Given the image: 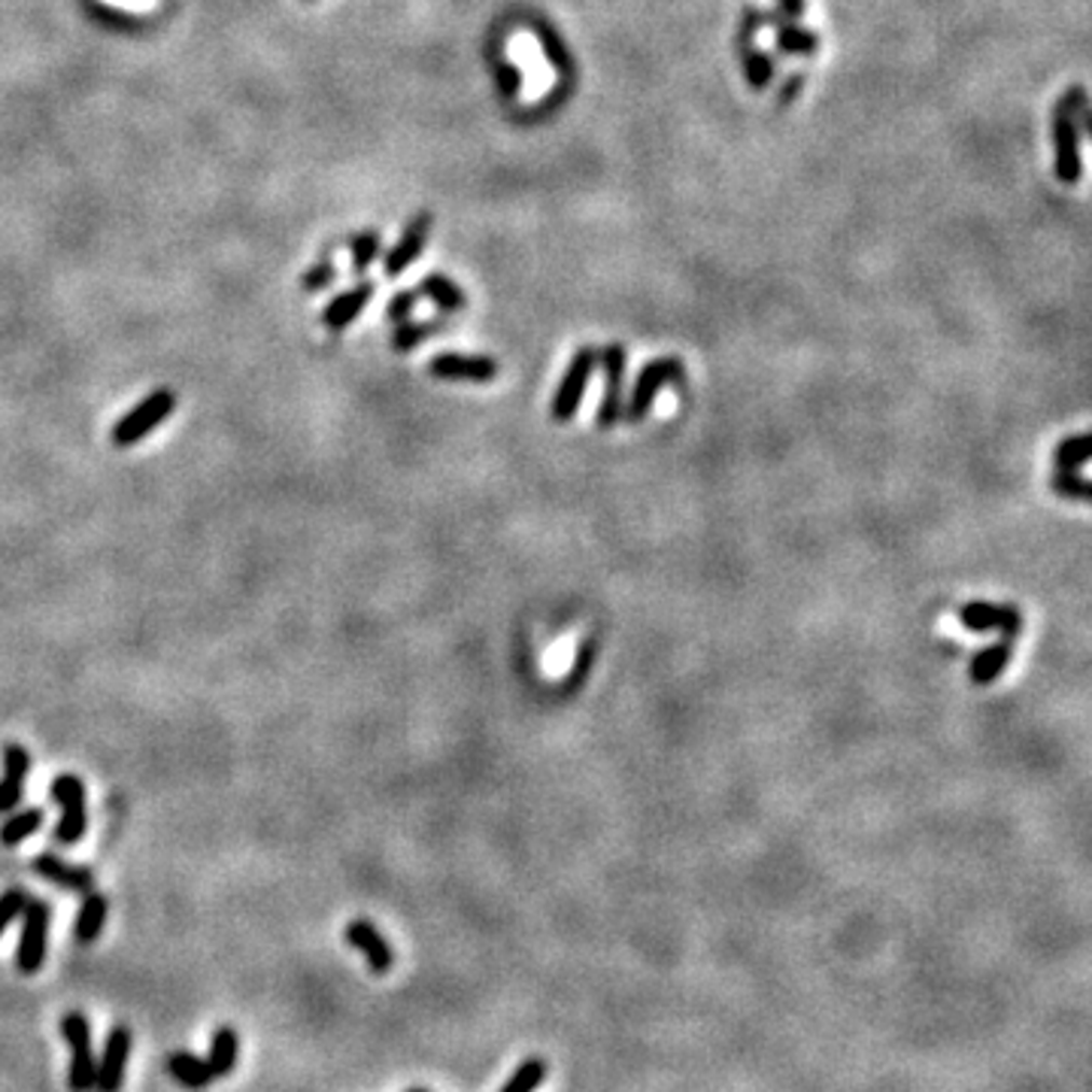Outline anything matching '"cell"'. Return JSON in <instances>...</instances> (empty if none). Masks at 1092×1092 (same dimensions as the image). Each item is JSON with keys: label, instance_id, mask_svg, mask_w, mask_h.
<instances>
[{"label": "cell", "instance_id": "cell-1", "mask_svg": "<svg viewBox=\"0 0 1092 1092\" xmlns=\"http://www.w3.org/2000/svg\"><path fill=\"white\" fill-rule=\"evenodd\" d=\"M1087 113V88L1071 85L1065 88L1053 110V146H1056V179L1065 186H1075L1083 177V159H1080V119Z\"/></svg>", "mask_w": 1092, "mask_h": 1092}, {"label": "cell", "instance_id": "cell-2", "mask_svg": "<svg viewBox=\"0 0 1092 1092\" xmlns=\"http://www.w3.org/2000/svg\"><path fill=\"white\" fill-rule=\"evenodd\" d=\"M686 383V365L677 355H661V358H650L634 380V388L628 392L626 407H623V419L628 425H638L650 417L653 404L661 395V388L683 386Z\"/></svg>", "mask_w": 1092, "mask_h": 1092}, {"label": "cell", "instance_id": "cell-3", "mask_svg": "<svg viewBox=\"0 0 1092 1092\" xmlns=\"http://www.w3.org/2000/svg\"><path fill=\"white\" fill-rule=\"evenodd\" d=\"M174 410H177V392L174 388L161 386L155 392H149L146 398L134 404L128 413L113 425V432H110L113 447H119V450L137 447L140 440H146L149 434L159 428L161 422H167V419L174 417Z\"/></svg>", "mask_w": 1092, "mask_h": 1092}, {"label": "cell", "instance_id": "cell-4", "mask_svg": "<svg viewBox=\"0 0 1092 1092\" xmlns=\"http://www.w3.org/2000/svg\"><path fill=\"white\" fill-rule=\"evenodd\" d=\"M52 802L62 807V819L55 825V841L62 847H73L80 844L85 832H88V807H85V783L80 774H58L49 787Z\"/></svg>", "mask_w": 1092, "mask_h": 1092}, {"label": "cell", "instance_id": "cell-5", "mask_svg": "<svg viewBox=\"0 0 1092 1092\" xmlns=\"http://www.w3.org/2000/svg\"><path fill=\"white\" fill-rule=\"evenodd\" d=\"M62 1035L70 1050V1068H67V1087L70 1092H95L97 1062L92 1050V1026L82 1011H67L62 1016Z\"/></svg>", "mask_w": 1092, "mask_h": 1092}, {"label": "cell", "instance_id": "cell-6", "mask_svg": "<svg viewBox=\"0 0 1092 1092\" xmlns=\"http://www.w3.org/2000/svg\"><path fill=\"white\" fill-rule=\"evenodd\" d=\"M598 365L604 370V392L598 401V413H595V425L601 432H611L613 425L623 422V407H626V365L628 353L623 343H608L604 350H598Z\"/></svg>", "mask_w": 1092, "mask_h": 1092}, {"label": "cell", "instance_id": "cell-7", "mask_svg": "<svg viewBox=\"0 0 1092 1092\" xmlns=\"http://www.w3.org/2000/svg\"><path fill=\"white\" fill-rule=\"evenodd\" d=\"M49 926H52V907L43 899H28L25 911H22V934H18L16 947V968L18 974L31 978L37 974L43 963H46L49 947Z\"/></svg>", "mask_w": 1092, "mask_h": 1092}, {"label": "cell", "instance_id": "cell-8", "mask_svg": "<svg viewBox=\"0 0 1092 1092\" xmlns=\"http://www.w3.org/2000/svg\"><path fill=\"white\" fill-rule=\"evenodd\" d=\"M595 368H598V350H595V346H579L577 353H574V358H571L568 370H564L562 383L556 388V395H552V404H549V417H552V422L564 425V422H571V419L577 417L579 404H583V395H586V386H589V380H592Z\"/></svg>", "mask_w": 1092, "mask_h": 1092}, {"label": "cell", "instance_id": "cell-9", "mask_svg": "<svg viewBox=\"0 0 1092 1092\" xmlns=\"http://www.w3.org/2000/svg\"><path fill=\"white\" fill-rule=\"evenodd\" d=\"M959 623L968 631H1001L1008 641H1016L1023 634V613L1013 604H993V601H968L959 608Z\"/></svg>", "mask_w": 1092, "mask_h": 1092}, {"label": "cell", "instance_id": "cell-10", "mask_svg": "<svg viewBox=\"0 0 1092 1092\" xmlns=\"http://www.w3.org/2000/svg\"><path fill=\"white\" fill-rule=\"evenodd\" d=\"M499 370V361L492 355L440 353L428 361V373L447 383H492Z\"/></svg>", "mask_w": 1092, "mask_h": 1092}, {"label": "cell", "instance_id": "cell-11", "mask_svg": "<svg viewBox=\"0 0 1092 1092\" xmlns=\"http://www.w3.org/2000/svg\"><path fill=\"white\" fill-rule=\"evenodd\" d=\"M131 1047H134V1035L128 1026H113L107 1035V1045L97 1062L95 1075V1092H122L125 1090V1077H128V1060Z\"/></svg>", "mask_w": 1092, "mask_h": 1092}, {"label": "cell", "instance_id": "cell-12", "mask_svg": "<svg viewBox=\"0 0 1092 1092\" xmlns=\"http://www.w3.org/2000/svg\"><path fill=\"white\" fill-rule=\"evenodd\" d=\"M428 234H432V213H419L413 216L407 228L401 231L398 243L392 246L383 258V271L386 276H401L413 261H419V256L425 252V243H428Z\"/></svg>", "mask_w": 1092, "mask_h": 1092}, {"label": "cell", "instance_id": "cell-13", "mask_svg": "<svg viewBox=\"0 0 1092 1092\" xmlns=\"http://www.w3.org/2000/svg\"><path fill=\"white\" fill-rule=\"evenodd\" d=\"M346 941L368 959L373 974H386V971H392V965H395V950H392V944L380 934V929L370 923L368 916H355V919L346 923Z\"/></svg>", "mask_w": 1092, "mask_h": 1092}, {"label": "cell", "instance_id": "cell-14", "mask_svg": "<svg viewBox=\"0 0 1092 1092\" xmlns=\"http://www.w3.org/2000/svg\"><path fill=\"white\" fill-rule=\"evenodd\" d=\"M31 774V753L22 743L3 747V777H0V814H13L25 795V783Z\"/></svg>", "mask_w": 1092, "mask_h": 1092}, {"label": "cell", "instance_id": "cell-15", "mask_svg": "<svg viewBox=\"0 0 1092 1092\" xmlns=\"http://www.w3.org/2000/svg\"><path fill=\"white\" fill-rule=\"evenodd\" d=\"M33 871H37L43 881L62 886L67 892H82V896H85V892L95 889V871H92V868L70 865V862H65V859L55 856V852H40V856L33 859Z\"/></svg>", "mask_w": 1092, "mask_h": 1092}, {"label": "cell", "instance_id": "cell-16", "mask_svg": "<svg viewBox=\"0 0 1092 1092\" xmlns=\"http://www.w3.org/2000/svg\"><path fill=\"white\" fill-rule=\"evenodd\" d=\"M373 291H377V283H373V279H365V283H358V286H353L350 291L338 295L331 304L325 306L322 325L331 328V331H343V328L353 325V322L358 319V313L370 304Z\"/></svg>", "mask_w": 1092, "mask_h": 1092}, {"label": "cell", "instance_id": "cell-17", "mask_svg": "<svg viewBox=\"0 0 1092 1092\" xmlns=\"http://www.w3.org/2000/svg\"><path fill=\"white\" fill-rule=\"evenodd\" d=\"M1011 659H1013V641L1001 638V641L978 650V656H974L971 665H968V677H971L974 686H993L998 677L1008 671Z\"/></svg>", "mask_w": 1092, "mask_h": 1092}, {"label": "cell", "instance_id": "cell-18", "mask_svg": "<svg viewBox=\"0 0 1092 1092\" xmlns=\"http://www.w3.org/2000/svg\"><path fill=\"white\" fill-rule=\"evenodd\" d=\"M164 1068H167V1075L174 1077L179 1087H186V1090H194V1092L207 1090L209 1083L216 1080V1077H213V1071H209L207 1060L194 1056V1053H189V1050H174V1053L164 1060Z\"/></svg>", "mask_w": 1092, "mask_h": 1092}, {"label": "cell", "instance_id": "cell-19", "mask_svg": "<svg viewBox=\"0 0 1092 1092\" xmlns=\"http://www.w3.org/2000/svg\"><path fill=\"white\" fill-rule=\"evenodd\" d=\"M107 914H110V901L100 889H92L85 892V899L80 904V914H77V923H73V934L80 944H95L97 938L104 934V926H107Z\"/></svg>", "mask_w": 1092, "mask_h": 1092}, {"label": "cell", "instance_id": "cell-20", "mask_svg": "<svg viewBox=\"0 0 1092 1092\" xmlns=\"http://www.w3.org/2000/svg\"><path fill=\"white\" fill-rule=\"evenodd\" d=\"M774 43H777V49H780L783 55H789V58H810V55H817L819 37L814 31L802 28V25L789 22V18L780 13V18L774 22Z\"/></svg>", "mask_w": 1092, "mask_h": 1092}, {"label": "cell", "instance_id": "cell-21", "mask_svg": "<svg viewBox=\"0 0 1092 1092\" xmlns=\"http://www.w3.org/2000/svg\"><path fill=\"white\" fill-rule=\"evenodd\" d=\"M237 1056H241V1038L237 1032L231 1026H219L213 1032L209 1038V1053H207V1065L213 1077H228L234 1068H237Z\"/></svg>", "mask_w": 1092, "mask_h": 1092}, {"label": "cell", "instance_id": "cell-22", "mask_svg": "<svg viewBox=\"0 0 1092 1092\" xmlns=\"http://www.w3.org/2000/svg\"><path fill=\"white\" fill-rule=\"evenodd\" d=\"M417 291L422 298H428L440 313H462L467 306V295L462 291V286H455L450 276H443V273H428L419 283Z\"/></svg>", "mask_w": 1092, "mask_h": 1092}, {"label": "cell", "instance_id": "cell-23", "mask_svg": "<svg viewBox=\"0 0 1092 1092\" xmlns=\"http://www.w3.org/2000/svg\"><path fill=\"white\" fill-rule=\"evenodd\" d=\"M40 829H43V810L40 807H25L18 814H10L6 822L0 825V844L3 847H18L31 835H37Z\"/></svg>", "mask_w": 1092, "mask_h": 1092}, {"label": "cell", "instance_id": "cell-24", "mask_svg": "<svg viewBox=\"0 0 1092 1092\" xmlns=\"http://www.w3.org/2000/svg\"><path fill=\"white\" fill-rule=\"evenodd\" d=\"M740 65H743V80H747V85L750 88H755V92H762V88H768L774 80V58L772 55H765L762 49H755V43H747V46H740Z\"/></svg>", "mask_w": 1092, "mask_h": 1092}, {"label": "cell", "instance_id": "cell-25", "mask_svg": "<svg viewBox=\"0 0 1092 1092\" xmlns=\"http://www.w3.org/2000/svg\"><path fill=\"white\" fill-rule=\"evenodd\" d=\"M443 328H447V322L443 319L401 322V325L395 328V335H392V350H395V353H413L417 346H422V343L428 338H434V335H440Z\"/></svg>", "mask_w": 1092, "mask_h": 1092}, {"label": "cell", "instance_id": "cell-26", "mask_svg": "<svg viewBox=\"0 0 1092 1092\" xmlns=\"http://www.w3.org/2000/svg\"><path fill=\"white\" fill-rule=\"evenodd\" d=\"M1053 462L1060 470H1077L1090 462V434H1071V437H1062L1053 450Z\"/></svg>", "mask_w": 1092, "mask_h": 1092}, {"label": "cell", "instance_id": "cell-27", "mask_svg": "<svg viewBox=\"0 0 1092 1092\" xmlns=\"http://www.w3.org/2000/svg\"><path fill=\"white\" fill-rule=\"evenodd\" d=\"M544 1077H546V1062L537 1060V1056H531V1060H525L519 1068H516L514 1077L501 1087V1092H534L541 1083H544Z\"/></svg>", "mask_w": 1092, "mask_h": 1092}, {"label": "cell", "instance_id": "cell-28", "mask_svg": "<svg viewBox=\"0 0 1092 1092\" xmlns=\"http://www.w3.org/2000/svg\"><path fill=\"white\" fill-rule=\"evenodd\" d=\"M1050 486H1053V492H1056L1060 499L1068 501H1090L1092 495L1090 480H1087L1083 474H1077V470H1060V467H1056V474H1053Z\"/></svg>", "mask_w": 1092, "mask_h": 1092}, {"label": "cell", "instance_id": "cell-29", "mask_svg": "<svg viewBox=\"0 0 1092 1092\" xmlns=\"http://www.w3.org/2000/svg\"><path fill=\"white\" fill-rule=\"evenodd\" d=\"M380 243H383L380 231H361V234H355L353 237L350 249H353V271L358 273V276L373 264V258L380 256Z\"/></svg>", "mask_w": 1092, "mask_h": 1092}, {"label": "cell", "instance_id": "cell-30", "mask_svg": "<svg viewBox=\"0 0 1092 1092\" xmlns=\"http://www.w3.org/2000/svg\"><path fill=\"white\" fill-rule=\"evenodd\" d=\"M28 899H31V892L22 889V886H13V889H6V892L0 896V934L10 929V923H16L18 916H22Z\"/></svg>", "mask_w": 1092, "mask_h": 1092}, {"label": "cell", "instance_id": "cell-31", "mask_svg": "<svg viewBox=\"0 0 1092 1092\" xmlns=\"http://www.w3.org/2000/svg\"><path fill=\"white\" fill-rule=\"evenodd\" d=\"M419 298H422V295H419L417 289H401V291H398V295H395V298H392V301H388L386 316L392 322H407V319H410V316H413V310H417Z\"/></svg>", "mask_w": 1092, "mask_h": 1092}, {"label": "cell", "instance_id": "cell-32", "mask_svg": "<svg viewBox=\"0 0 1092 1092\" xmlns=\"http://www.w3.org/2000/svg\"><path fill=\"white\" fill-rule=\"evenodd\" d=\"M592 661H595V641H586L579 646L577 661H574V668H571V674H568V686H564V692L577 690L579 683H583V677L589 674Z\"/></svg>", "mask_w": 1092, "mask_h": 1092}, {"label": "cell", "instance_id": "cell-33", "mask_svg": "<svg viewBox=\"0 0 1092 1092\" xmlns=\"http://www.w3.org/2000/svg\"><path fill=\"white\" fill-rule=\"evenodd\" d=\"M335 279V261H328V258H322L319 264H313L310 271L304 273V289L306 291H319L325 289L328 283Z\"/></svg>", "mask_w": 1092, "mask_h": 1092}, {"label": "cell", "instance_id": "cell-34", "mask_svg": "<svg viewBox=\"0 0 1092 1092\" xmlns=\"http://www.w3.org/2000/svg\"><path fill=\"white\" fill-rule=\"evenodd\" d=\"M499 85H501V92H504V97H514L516 92H519V85H522V73H519V67L510 65V62H501Z\"/></svg>", "mask_w": 1092, "mask_h": 1092}, {"label": "cell", "instance_id": "cell-35", "mask_svg": "<svg viewBox=\"0 0 1092 1092\" xmlns=\"http://www.w3.org/2000/svg\"><path fill=\"white\" fill-rule=\"evenodd\" d=\"M802 88H804V73H792V77L783 82V88H780V104H792Z\"/></svg>", "mask_w": 1092, "mask_h": 1092}, {"label": "cell", "instance_id": "cell-36", "mask_svg": "<svg viewBox=\"0 0 1092 1092\" xmlns=\"http://www.w3.org/2000/svg\"><path fill=\"white\" fill-rule=\"evenodd\" d=\"M777 3H780V13H783L789 22L802 18L804 10H807V3H804V0H777Z\"/></svg>", "mask_w": 1092, "mask_h": 1092}, {"label": "cell", "instance_id": "cell-37", "mask_svg": "<svg viewBox=\"0 0 1092 1092\" xmlns=\"http://www.w3.org/2000/svg\"><path fill=\"white\" fill-rule=\"evenodd\" d=\"M119 3H134V6H144V3H149V0H119Z\"/></svg>", "mask_w": 1092, "mask_h": 1092}, {"label": "cell", "instance_id": "cell-38", "mask_svg": "<svg viewBox=\"0 0 1092 1092\" xmlns=\"http://www.w3.org/2000/svg\"><path fill=\"white\" fill-rule=\"evenodd\" d=\"M404 1092H428V1090H422V1087H410V1090H404Z\"/></svg>", "mask_w": 1092, "mask_h": 1092}]
</instances>
